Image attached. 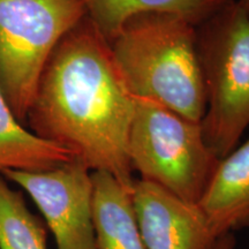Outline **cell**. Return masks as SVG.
<instances>
[{
    "instance_id": "6da1fadb",
    "label": "cell",
    "mask_w": 249,
    "mask_h": 249,
    "mask_svg": "<svg viewBox=\"0 0 249 249\" xmlns=\"http://www.w3.org/2000/svg\"><path fill=\"white\" fill-rule=\"evenodd\" d=\"M133 114L134 97L110 44L86 15L50 55L24 123L89 171L110 173L132 192L127 143Z\"/></svg>"
},
{
    "instance_id": "7a4b0ae2",
    "label": "cell",
    "mask_w": 249,
    "mask_h": 249,
    "mask_svg": "<svg viewBox=\"0 0 249 249\" xmlns=\"http://www.w3.org/2000/svg\"><path fill=\"white\" fill-rule=\"evenodd\" d=\"M108 44L133 97L151 99L201 123L205 91L195 24L173 13L139 14Z\"/></svg>"
},
{
    "instance_id": "3957f363",
    "label": "cell",
    "mask_w": 249,
    "mask_h": 249,
    "mask_svg": "<svg viewBox=\"0 0 249 249\" xmlns=\"http://www.w3.org/2000/svg\"><path fill=\"white\" fill-rule=\"evenodd\" d=\"M205 142L223 158L249 126V17L235 0L197 27Z\"/></svg>"
},
{
    "instance_id": "277c9868",
    "label": "cell",
    "mask_w": 249,
    "mask_h": 249,
    "mask_svg": "<svg viewBox=\"0 0 249 249\" xmlns=\"http://www.w3.org/2000/svg\"><path fill=\"white\" fill-rule=\"evenodd\" d=\"M127 150L141 180L198 203L219 158L205 142L201 123L151 99L134 97Z\"/></svg>"
},
{
    "instance_id": "5b68a950",
    "label": "cell",
    "mask_w": 249,
    "mask_h": 249,
    "mask_svg": "<svg viewBox=\"0 0 249 249\" xmlns=\"http://www.w3.org/2000/svg\"><path fill=\"white\" fill-rule=\"evenodd\" d=\"M86 15L82 0H0V92L20 123L50 55Z\"/></svg>"
},
{
    "instance_id": "8992f818",
    "label": "cell",
    "mask_w": 249,
    "mask_h": 249,
    "mask_svg": "<svg viewBox=\"0 0 249 249\" xmlns=\"http://www.w3.org/2000/svg\"><path fill=\"white\" fill-rule=\"evenodd\" d=\"M5 179L24 189L44 216L57 249H98L92 219V180L79 160L44 172L6 171Z\"/></svg>"
},
{
    "instance_id": "52a82bcc",
    "label": "cell",
    "mask_w": 249,
    "mask_h": 249,
    "mask_svg": "<svg viewBox=\"0 0 249 249\" xmlns=\"http://www.w3.org/2000/svg\"><path fill=\"white\" fill-rule=\"evenodd\" d=\"M132 201L145 249H213L217 238L197 203L136 180Z\"/></svg>"
},
{
    "instance_id": "ba28073f",
    "label": "cell",
    "mask_w": 249,
    "mask_h": 249,
    "mask_svg": "<svg viewBox=\"0 0 249 249\" xmlns=\"http://www.w3.org/2000/svg\"><path fill=\"white\" fill-rule=\"evenodd\" d=\"M197 204L217 239L249 229V139L220 158Z\"/></svg>"
},
{
    "instance_id": "9c48e42d",
    "label": "cell",
    "mask_w": 249,
    "mask_h": 249,
    "mask_svg": "<svg viewBox=\"0 0 249 249\" xmlns=\"http://www.w3.org/2000/svg\"><path fill=\"white\" fill-rule=\"evenodd\" d=\"M92 219L98 249H145L132 192L104 171L91 172Z\"/></svg>"
},
{
    "instance_id": "30bf717a",
    "label": "cell",
    "mask_w": 249,
    "mask_h": 249,
    "mask_svg": "<svg viewBox=\"0 0 249 249\" xmlns=\"http://www.w3.org/2000/svg\"><path fill=\"white\" fill-rule=\"evenodd\" d=\"M230 0H82L87 18L108 43L129 18L150 12L178 14L198 27Z\"/></svg>"
},
{
    "instance_id": "8fae6325",
    "label": "cell",
    "mask_w": 249,
    "mask_h": 249,
    "mask_svg": "<svg viewBox=\"0 0 249 249\" xmlns=\"http://www.w3.org/2000/svg\"><path fill=\"white\" fill-rule=\"evenodd\" d=\"M73 160L70 150L23 127L0 92V173L44 172Z\"/></svg>"
},
{
    "instance_id": "7c38bea8",
    "label": "cell",
    "mask_w": 249,
    "mask_h": 249,
    "mask_svg": "<svg viewBox=\"0 0 249 249\" xmlns=\"http://www.w3.org/2000/svg\"><path fill=\"white\" fill-rule=\"evenodd\" d=\"M0 249H48L43 223L0 176Z\"/></svg>"
},
{
    "instance_id": "4fadbf2b",
    "label": "cell",
    "mask_w": 249,
    "mask_h": 249,
    "mask_svg": "<svg viewBox=\"0 0 249 249\" xmlns=\"http://www.w3.org/2000/svg\"><path fill=\"white\" fill-rule=\"evenodd\" d=\"M213 249H235V239L233 233L218 238Z\"/></svg>"
},
{
    "instance_id": "5bb4252c",
    "label": "cell",
    "mask_w": 249,
    "mask_h": 249,
    "mask_svg": "<svg viewBox=\"0 0 249 249\" xmlns=\"http://www.w3.org/2000/svg\"><path fill=\"white\" fill-rule=\"evenodd\" d=\"M235 1L249 17V0H235Z\"/></svg>"
}]
</instances>
